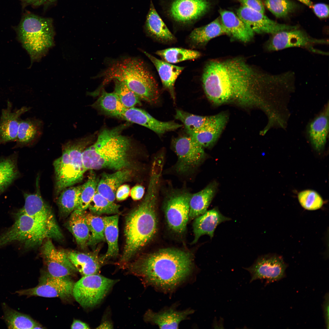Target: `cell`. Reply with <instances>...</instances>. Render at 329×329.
Returning a JSON list of instances; mask_svg holds the SVG:
<instances>
[{
	"label": "cell",
	"mask_w": 329,
	"mask_h": 329,
	"mask_svg": "<svg viewBox=\"0 0 329 329\" xmlns=\"http://www.w3.org/2000/svg\"><path fill=\"white\" fill-rule=\"evenodd\" d=\"M237 14L254 33L273 34L298 28L296 26L278 23L270 19L263 13L243 6L237 10Z\"/></svg>",
	"instance_id": "16"
},
{
	"label": "cell",
	"mask_w": 329,
	"mask_h": 329,
	"mask_svg": "<svg viewBox=\"0 0 329 329\" xmlns=\"http://www.w3.org/2000/svg\"><path fill=\"white\" fill-rule=\"evenodd\" d=\"M3 318L9 329H43L42 326L29 316L19 313L9 307L5 303L2 305Z\"/></svg>",
	"instance_id": "35"
},
{
	"label": "cell",
	"mask_w": 329,
	"mask_h": 329,
	"mask_svg": "<svg viewBox=\"0 0 329 329\" xmlns=\"http://www.w3.org/2000/svg\"><path fill=\"white\" fill-rule=\"evenodd\" d=\"M70 260L83 276L97 274L102 263L95 255L71 251L66 252Z\"/></svg>",
	"instance_id": "29"
},
{
	"label": "cell",
	"mask_w": 329,
	"mask_h": 329,
	"mask_svg": "<svg viewBox=\"0 0 329 329\" xmlns=\"http://www.w3.org/2000/svg\"><path fill=\"white\" fill-rule=\"evenodd\" d=\"M86 222L90 233L87 245L94 246L105 241L104 224L103 218L90 213L85 214Z\"/></svg>",
	"instance_id": "40"
},
{
	"label": "cell",
	"mask_w": 329,
	"mask_h": 329,
	"mask_svg": "<svg viewBox=\"0 0 329 329\" xmlns=\"http://www.w3.org/2000/svg\"><path fill=\"white\" fill-rule=\"evenodd\" d=\"M324 321L327 329L329 328V294L327 293L324 296L323 304Z\"/></svg>",
	"instance_id": "51"
},
{
	"label": "cell",
	"mask_w": 329,
	"mask_h": 329,
	"mask_svg": "<svg viewBox=\"0 0 329 329\" xmlns=\"http://www.w3.org/2000/svg\"><path fill=\"white\" fill-rule=\"evenodd\" d=\"M130 191V187L128 185H122L118 188L116 191L115 198L119 201L126 199L128 196Z\"/></svg>",
	"instance_id": "48"
},
{
	"label": "cell",
	"mask_w": 329,
	"mask_h": 329,
	"mask_svg": "<svg viewBox=\"0 0 329 329\" xmlns=\"http://www.w3.org/2000/svg\"><path fill=\"white\" fill-rule=\"evenodd\" d=\"M248 8L264 13L265 9L260 0H236Z\"/></svg>",
	"instance_id": "46"
},
{
	"label": "cell",
	"mask_w": 329,
	"mask_h": 329,
	"mask_svg": "<svg viewBox=\"0 0 329 329\" xmlns=\"http://www.w3.org/2000/svg\"><path fill=\"white\" fill-rule=\"evenodd\" d=\"M116 117L145 127L159 134L175 130L182 126L172 121H158L145 111L134 107L126 108Z\"/></svg>",
	"instance_id": "17"
},
{
	"label": "cell",
	"mask_w": 329,
	"mask_h": 329,
	"mask_svg": "<svg viewBox=\"0 0 329 329\" xmlns=\"http://www.w3.org/2000/svg\"><path fill=\"white\" fill-rule=\"evenodd\" d=\"M87 181L81 185V188L76 209L85 211L89 207L96 190L99 179L90 170Z\"/></svg>",
	"instance_id": "41"
},
{
	"label": "cell",
	"mask_w": 329,
	"mask_h": 329,
	"mask_svg": "<svg viewBox=\"0 0 329 329\" xmlns=\"http://www.w3.org/2000/svg\"><path fill=\"white\" fill-rule=\"evenodd\" d=\"M286 267V264L280 257L267 255L259 257L252 266L245 269L250 274V282L265 279L267 283H270L284 278Z\"/></svg>",
	"instance_id": "15"
},
{
	"label": "cell",
	"mask_w": 329,
	"mask_h": 329,
	"mask_svg": "<svg viewBox=\"0 0 329 329\" xmlns=\"http://www.w3.org/2000/svg\"><path fill=\"white\" fill-rule=\"evenodd\" d=\"M71 329H89V326L87 324L80 320H74L71 326Z\"/></svg>",
	"instance_id": "52"
},
{
	"label": "cell",
	"mask_w": 329,
	"mask_h": 329,
	"mask_svg": "<svg viewBox=\"0 0 329 329\" xmlns=\"http://www.w3.org/2000/svg\"><path fill=\"white\" fill-rule=\"evenodd\" d=\"M144 28L147 34L160 41L168 43L175 40V37L157 12L152 0H150Z\"/></svg>",
	"instance_id": "23"
},
{
	"label": "cell",
	"mask_w": 329,
	"mask_h": 329,
	"mask_svg": "<svg viewBox=\"0 0 329 329\" xmlns=\"http://www.w3.org/2000/svg\"><path fill=\"white\" fill-rule=\"evenodd\" d=\"M120 205L111 202L99 193L96 190L88 208L93 214H117L119 213Z\"/></svg>",
	"instance_id": "42"
},
{
	"label": "cell",
	"mask_w": 329,
	"mask_h": 329,
	"mask_svg": "<svg viewBox=\"0 0 329 329\" xmlns=\"http://www.w3.org/2000/svg\"><path fill=\"white\" fill-rule=\"evenodd\" d=\"M18 157V152H15L0 158V196L20 176Z\"/></svg>",
	"instance_id": "28"
},
{
	"label": "cell",
	"mask_w": 329,
	"mask_h": 329,
	"mask_svg": "<svg viewBox=\"0 0 329 329\" xmlns=\"http://www.w3.org/2000/svg\"><path fill=\"white\" fill-rule=\"evenodd\" d=\"M18 37L32 62L39 61L54 44L52 20L27 12L16 29Z\"/></svg>",
	"instance_id": "6"
},
{
	"label": "cell",
	"mask_w": 329,
	"mask_h": 329,
	"mask_svg": "<svg viewBox=\"0 0 329 329\" xmlns=\"http://www.w3.org/2000/svg\"><path fill=\"white\" fill-rule=\"evenodd\" d=\"M42 253L47 272L51 275L57 277H70L77 271L67 253L56 248L50 239L44 241Z\"/></svg>",
	"instance_id": "14"
},
{
	"label": "cell",
	"mask_w": 329,
	"mask_h": 329,
	"mask_svg": "<svg viewBox=\"0 0 329 329\" xmlns=\"http://www.w3.org/2000/svg\"><path fill=\"white\" fill-rule=\"evenodd\" d=\"M12 104L8 101L7 107L2 110L0 117V145L16 142L20 117L28 111L30 107L25 106L12 110Z\"/></svg>",
	"instance_id": "19"
},
{
	"label": "cell",
	"mask_w": 329,
	"mask_h": 329,
	"mask_svg": "<svg viewBox=\"0 0 329 329\" xmlns=\"http://www.w3.org/2000/svg\"><path fill=\"white\" fill-rule=\"evenodd\" d=\"M117 281L93 274L83 276L74 285L73 296L82 307H93L99 303Z\"/></svg>",
	"instance_id": "9"
},
{
	"label": "cell",
	"mask_w": 329,
	"mask_h": 329,
	"mask_svg": "<svg viewBox=\"0 0 329 329\" xmlns=\"http://www.w3.org/2000/svg\"><path fill=\"white\" fill-rule=\"evenodd\" d=\"M328 106L313 119L309 125L308 134L310 141L317 151H320L325 144L329 130Z\"/></svg>",
	"instance_id": "27"
},
{
	"label": "cell",
	"mask_w": 329,
	"mask_h": 329,
	"mask_svg": "<svg viewBox=\"0 0 329 329\" xmlns=\"http://www.w3.org/2000/svg\"><path fill=\"white\" fill-rule=\"evenodd\" d=\"M145 190L143 187L141 185H136L134 186L130 191V195L134 200L141 199L143 196Z\"/></svg>",
	"instance_id": "50"
},
{
	"label": "cell",
	"mask_w": 329,
	"mask_h": 329,
	"mask_svg": "<svg viewBox=\"0 0 329 329\" xmlns=\"http://www.w3.org/2000/svg\"><path fill=\"white\" fill-rule=\"evenodd\" d=\"M298 198L302 206L309 210L319 209L323 204V200L320 195L312 190H306L300 192Z\"/></svg>",
	"instance_id": "45"
},
{
	"label": "cell",
	"mask_w": 329,
	"mask_h": 329,
	"mask_svg": "<svg viewBox=\"0 0 329 329\" xmlns=\"http://www.w3.org/2000/svg\"><path fill=\"white\" fill-rule=\"evenodd\" d=\"M81 188V185L66 188L58 195L57 203L61 213L69 215L76 209Z\"/></svg>",
	"instance_id": "37"
},
{
	"label": "cell",
	"mask_w": 329,
	"mask_h": 329,
	"mask_svg": "<svg viewBox=\"0 0 329 329\" xmlns=\"http://www.w3.org/2000/svg\"><path fill=\"white\" fill-rule=\"evenodd\" d=\"M119 218L117 214L103 218L104 224V235L108 248L105 254L100 258L102 263L118 254Z\"/></svg>",
	"instance_id": "32"
},
{
	"label": "cell",
	"mask_w": 329,
	"mask_h": 329,
	"mask_svg": "<svg viewBox=\"0 0 329 329\" xmlns=\"http://www.w3.org/2000/svg\"><path fill=\"white\" fill-rule=\"evenodd\" d=\"M224 34H228L227 32L221 19L217 18L206 25L194 29L189 34V38L194 45L201 46L212 39Z\"/></svg>",
	"instance_id": "30"
},
{
	"label": "cell",
	"mask_w": 329,
	"mask_h": 329,
	"mask_svg": "<svg viewBox=\"0 0 329 329\" xmlns=\"http://www.w3.org/2000/svg\"><path fill=\"white\" fill-rule=\"evenodd\" d=\"M325 39L310 37L304 31L297 29L281 31L272 35L267 42L266 48L270 51H276L293 47H303L316 51L313 48L317 44H327Z\"/></svg>",
	"instance_id": "13"
},
{
	"label": "cell",
	"mask_w": 329,
	"mask_h": 329,
	"mask_svg": "<svg viewBox=\"0 0 329 329\" xmlns=\"http://www.w3.org/2000/svg\"><path fill=\"white\" fill-rule=\"evenodd\" d=\"M264 4L269 10L278 18L287 16L296 7L290 0H265Z\"/></svg>",
	"instance_id": "44"
},
{
	"label": "cell",
	"mask_w": 329,
	"mask_h": 329,
	"mask_svg": "<svg viewBox=\"0 0 329 329\" xmlns=\"http://www.w3.org/2000/svg\"><path fill=\"white\" fill-rule=\"evenodd\" d=\"M113 80L115 82L114 92L125 108H128L133 107L140 103L139 97L125 83L116 80Z\"/></svg>",
	"instance_id": "43"
},
{
	"label": "cell",
	"mask_w": 329,
	"mask_h": 329,
	"mask_svg": "<svg viewBox=\"0 0 329 329\" xmlns=\"http://www.w3.org/2000/svg\"><path fill=\"white\" fill-rule=\"evenodd\" d=\"M214 117V115L206 116L196 115L179 110L176 111L175 116L176 119L183 123L189 135L207 126Z\"/></svg>",
	"instance_id": "38"
},
{
	"label": "cell",
	"mask_w": 329,
	"mask_h": 329,
	"mask_svg": "<svg viewBox=\"0 0 329 329\" xmlns=\"http://www.w3.org/2000/svg\"><path fill=\"white\" fill-rule=\"evenodd\" d=\"M161 3L166 17L182 27L194 24L208 11L210 5L207 0H165Z\"/></svg>",
	"instance_id": "8"
},
{
	"label": "cell",
	"mask_w": 329,
	"mask_h": 329,
	"mask_svg": "<svg viewBox=\"0 0 329 329\" xmlns=\"http://www.w3.org/2000/svg\"><path fill=\"white\" fill-rule=\"evenodd\" d=\"M37 189L33 193L23 192L25 203L20 209L27 215L55 228H59L50 207L41 195L37 180Z\"/></svg>",
	"instance_id": "18"
},
{
	"label": "cell",
	"mask_w": 329,
	"mask_h": 329,
	"mask_svg": "<svg viewBox=\"0 0 329 329\" xmlns=\"http://www.w3.org/2000/svg\"><path fill=\"white\" fill-rule=\"evenodd\" d=\"M23 7L29 5L34 6L48 5L55 2L56 0H20Z\"/></svg>",
	"instance_id": "49"
},
{
	"label": "cell",
	"mask_w": 329,
	"mask_h": 329,
	"mask_svg": "<svg viewBox=\"0 0 329 329\" xmlns=\"http://www.w3.org/2000/svg\"><path fill=\"white\" fill-rule=\"evenodd\" d=\"M165 195L164 207L167 224L174 232L182 233L186 229L189 220L191 194L185 189L170 188Z\"/></svg>",
	"instance_id": "10"
},
{
	"label": "cell",
	"mask_w": 329,
	"mask_h": 329,
	"mask_svg": "<svg viewBox=\"0 0 329 329\" xmlns=\"http://www.w3.org/2000/svg\"><path fill=\"white\" fill-rule=\"evenodd\" d=\"M192 261L188 252L165 248L140 258L129 268L147 284L168 291L175 288L190 274Z\"/></svg>",
	"instance_id": "2"
},
{
	"label": "cell",
	"mask_w": 329,
	"mask_h": 329,
	"mask_svg": "<svg viewBox=\"0 0 329 329\" xmlns=\"http://www.w3.org/2000/svg\"><path fill=\"white\" fill-rule=\"evenodd\" d=\"M215 191L214 183H211L200 191L191 194L189 202V220L194 219L207 211Z\"/></svg>",
	"instance_id": "31"
},
{
	"label": "cell",
	"mask_w": 329,
	"mask_h": 329,
	"mask_svg": "<svg viewBox=\"0 0 329 329\" xmlns=\"http://www.w3.org/2000/svg\"><path fill=\"white\" fill-rule=\"evenodd\" d=\"M125 127L123 125L103 130L95 143L85 149L82 153V161L86 171L129 168L131 142L121 134Z\"/></svg>",
	"instance_id": "4"
},
{
	"label": "cell",
	"mask_w": 329,
	"mask_h": 329,
	"mask_svg": "<svg viewBox=\"0 0 329 329\" xmlns=\"http://www.w3.org/2000/svg\"><path fill=\"white\" fill-rule=\"evenodd\" d=\"M156 54L170 63H175L196 59L201 55L197 51L178 48H169L159 50L156 52Z\"/></svg>",
	"instance_id": "39"
},
{
	"label": "cell",
	"mask_w": 329,
	"mask_h": 329,
	"mask_svg": "<svg viewBox=\"0 0 329 329\" xmlns=\"http://www.w3.org/2000/svg\"><path fill=\"white\" fill-rule=\"evenodd\" d=\"M102 89L101 95L92 105L93 107L106 114L115 117L126 108L115 92L108 93Z\"/></svg>",
	"instance_id": "36"
},
{
	"label": "cell",
	"mask_w": 329,
	"mask_h": 329,
	"mask_svg": "<svg viewBox=\"0 0 329 329\" xmlns=\"http://www.w3.org/2000/svg\"><path fill=\"white\" fill-rule=\"evenodd\" d=\"M172 145L178 159L175 169L179 174L186 175L193 172L205 158L204 148L189 136L174 139Z\"/></svg>",
	"instance_id": "11"
},
{
	"label": "cell",
	"mask_w": 329,
	"mask_h": 329,
	"mask_svg": "<svg viewBox=\"0 0 329 329\" xmlns=\"http://www.w3.org/2000/svg\"><path fill=\"white\" fill-rule=\"evenodd\" d=\"M74 283L70 277H55L47 272L40 278L38 284L36 286L19 290L16 293L19 296L58 297L66 299L73 295Z\"/></svg>",
	"instance_id": "12"
},
{
	"label": "cell",
	"mask_w": 329,
	"mask_h": 329,
	"mask_svg": "<svg viewBox=\"0 0 329 329\" xmlns=\"http://www.w3.org/2000/svg\"><path fill=\"white\" fill-rule=\"evenodd\" d=\"M202 75L209 88L220 99L235 101L246 106L256 105L260 96L270 93L276 78V74L256 68L241 57L209 61Z\"/></svg>",
	"instance_id": "1"
},
{
	"label": "cell",
	"mask_w": 329,
	"mask_h": 329,
	"mask_svg": "<svg viewBox=\"0 0 329 329\" xmlns=\"http://www.w3.org/2000/svg\"><path fill=\"white\" fill-rule=\"evenodd\" d=\"M161 175L150 174L146 193L141 203L127 216L124 229L126 243L120 261L126 263L145 245L156 233V206Z\"/></svg>",
	"instance_id": "3"
},
{
	"label": "cell",
	"mask_w": 329,
	"mask_h": 329,
	"mask_svg": "<svg viewBox=\"0 0 329 329\" xmlns=\"http://www.w3.org/2000/svg\"><path fill=\"white\" fill-rule=\"evenodd\" d=\"M103 79L95 91L98 93L103 86L116 80L125 83L140 99L151 104L159 97L158 85L152 74L141 59L128 57L115 61L99 75Z\"/></svg>",
	"instance_id": "5"
},
{
	"label": "cell",
	"mask_w": 329,
	"mask_h": 329,
	"mask_svg": "<svg viewBox=\"0 0 329 329\" xmlns=\"http://www.w3.org/2000/svg\"><path fill=\"white\" fill-rule=\"evenodd\" d=\"M193 312V310L190 309L179 311L173 308L157 313L149 310L145 314L144 319L161 329H178L180 322Z\"/></svg>",
	"instance_id": "22"
},
{
	"label": "cell",
	"mask_w": 329,
	"mask_h": 329,
	"mask_svg": "<svg viewBox=\"0 0 329 329\" xmlns=\"http://www.w3.org/2000/svg\"><path fill=\"white\" fill-rule=\"evenodd\" d=\"M97 328H111L112 325L109 322H105L101 324Z\"/></svg>",
	"instance_id": "53"
},
{
	"label": "cell",
	"mask_w": 329,
	"mask_h": 329,
	"mask_svg": "<svg viewBox=\"0 0 329 329\" xmlns=\"http://www.w3.org/2000/svg\"><path fill=\"white\" fill-rule=\"evenodd\" d=\"M41 125L39 121L33 119H20L14 148L32 144L39 136Z\"/></svg>",
	"instance_id": "34"
},
{
	"label": "cell",
	"mask_w": 329,
	"mask_h": 329,
	"mask_svg": "<svg viewBox=\"0 0 329 329\" xmlns=\"http://www.w3.org/2000/svg\"><path fill=\"white\" fill-rule=\"evenodd\" d=\"M227 120V116L224 114L214 115L213 120L208 126L189 136L203 148L210 147L218 138Z\"/></svg>",
	"instance_id": "25"
},
{
	"label": "cell",
	"mask_w": 329,
	"mask_h": 329,
	"mask_svg": "<svg viewBox=\"0 0 329 329\" xmlns=\"http://www.w3.org/2000/svg\"><path fill=\"white\" fill-rule=\"evenodd\" d=\"M315 14L320 18H325L329 15L328 5L323 3L313 4L312 9Z\"/></svg>",
	"instance_id": "47"
},
{
	"label": "cell",
	"mask_w": 329,
	"mask_h": 329,
	"mask_svg": "<svg viewBox=\"0 0 329 329\" xmlns=\"http://www.w3.org/2000/svg\"><path fill=\"white\" fill-rule=\"evenodd\" d=\"M143 52L154 65L160 77L164 88L170 93L172 97L174 100V84L176 79L184 68L160 60L145 51H143Z\"/></svg>",
	"instance_id": "26"
},
{
	"label": "cell",
	"mask_w": 329,
	"mask_h": 329,
	"mask_svg": "<svg viewBox=\"0 0 329 329\" xmlns=\"http://www.w3.org/2000/svg\"><path fill=\"white\" fill-rule=\"evenodd\" d=\"M85 211L76 209L71 213L67 227L75 239L77 243L83 248L87 245L90 236L86 222Z\"/></svg>",
	"instance_id": "33"
},
{
	"label": "cell",
	"mask_w": 329,
	"mask_h": 329,
	"mask_svg": "<svg viewBox=\"0 0 329 329\" xmlns=\"http://www.w3.org/2000/svg\"><path fill=\"white\" fill-rule=\"evenodd\" d=\"M231 219L222 214L217 208L207 211L194 219L193 223L194 238L192 244L196 243L202 235H208L211 239L218 225Z\"/></svg>",
	"instance_id": "20"
},
{
	"label": "cell",
	"mask_w": 329,
	"mask_h": 329,
	"mask_svg": "<svg viewBox=\"0 0 329 329\" xmlns=\"http://www.w3.org/2000/svg\"><path fill=\"white\" fill-rule=\"evenodd\" d=\"M93 136H87L63 145L61 156L55 160L53 164L56 196L65 188L82 181L86 171L83 164L82 153L92 142Z\"/></svg>",
	"instance_id": "7"
},
{
	"label": "cell",
	"mask_w": 329,
	"mask_h": 329,
	"mask_svg": "<svg viewBox=\"0 0 329 329\" xmlns=\"http://www.w3.org/2000/svg\"><path fill=\"white\" fill-rule=\"evenodd\" d=\"M132 171L129 168L116 171L112 173H103L99 179L96 191L109 201L114 202L118 188L130 180Z\"/></svg>",
	"instance_id": "21"
},
{
	"label": "cell",
	"mask_w": 329,
	"mask_h": 329,
	"mask_svg": "<svg viewBox=\"0 0 329 329\" xmlns=\"http://www.w3.org/2000/svg\"><path fill=\"white\" fill-rule=\"evenodd\" d=\"M302 3L306 5L310 8L312 9L313 4L312 2L310 0H297Z\"/></svg>",
	"instance_id": "54"
},
{
	"label": "cell",
	"mask_w": 329,
	"mask_h": 329,
	"mask_svg": "<svg viewBox=\"0 0 329 329\" xmlns=\"http://www.w3.org/2000/svg\"><path fill=\"white\" fill-rule=\"evenodd\" d=\"M221 23L227 32L228 35L241 41H249L254 33L239 17L232 12L220 10Z\"/></svg>",
	"instance_id": "24"
}]
</instances>
